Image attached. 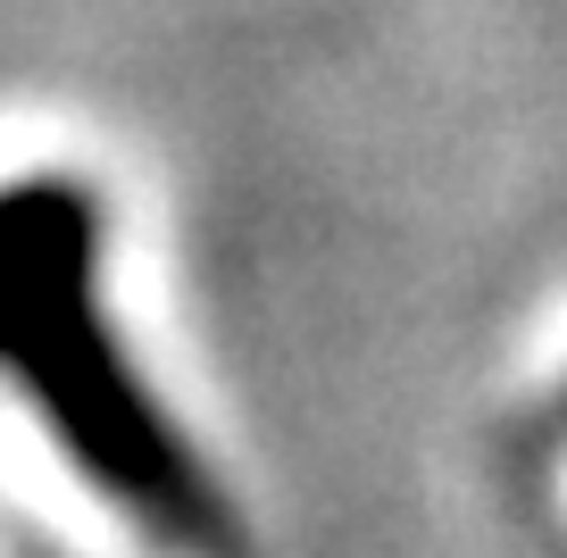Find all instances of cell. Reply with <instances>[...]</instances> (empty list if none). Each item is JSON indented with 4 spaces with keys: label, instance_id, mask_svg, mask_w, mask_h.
Instances as JSON below:
<instances>
[{
    "label": "cell",
    "instance_id": "obj_1",
    "mask_svg": "<svg viewBox=\"0 0 567 558\" xmlns=\"http://www.w3.org/2000/svg\"><path fill=\"white\" fill-rule=\"evenodd\" d=\"M0 342L59 451L184 558H234V508L101 309V209L68 175H34L0 217Z\"/></svg>",
    "mask_w": 567,
    "mask_h": 558
}]
</instances>
